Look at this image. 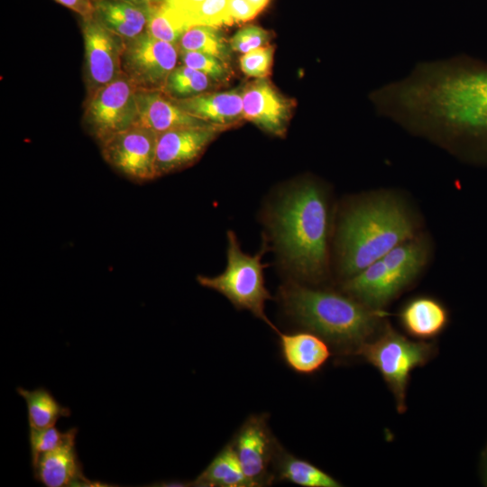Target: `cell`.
Here are the masks:
<instances>
[{"label": "cell", "mask_w": 487, "mask_h": 487, "mask_svg": "<svg viewBox=\"0 0 487 487\" xmlns=\"http://www.w3.org/2000/svg\"><path fill=\"white\" fill-rule=\"evenodd\" d=\"M369 98L377 114L487 163V62L465 54L421 61Z\"/></svg>", "instance_id": "cell-1"}, {"label": "cell", "mask_w": 487, "mask_h": 487, "mask_svg": "<svg viewBox=\"0 0 487 487\" xmlns=\"http://www.w3.org/2000/svg\"><path fill=\"white\" fill-rule=\"evenodd\" d=\"M273 232L288 267L299 277L316 282L327 268L328 211L322 189L303 183L278 204Z\"/></svg>", "instance_id": "cell-2"}, {"label": "cell", "mask_w": 487, "mask_h": 487, "mask_svg": "<svg viewBox=\"0 0 487 487\" xmlns=\"http://www.w3.org/2000/svg\"><path fill=\"white\" fill-rule=\"evenodd\" d=\"M415 222L400 200L378 195L352 207L338 235L341 272L352 277L415 234Z\"/></svg>", "instance_id": "cell-3"}, {"label": "cell", "mask_w": 487, "mask_h": 487, "mask_svg": "<svg viewBox=\"0 0 487 487\" xmlns=\"http://www.w3.org/2000/svg\"><path fill=\"white\" fill-rule=\"evenodd\" d=\"M288 315L298 323L338 346L356 351L376 330L381 310H374L354 298L314 289L295 283L281 289Z\"/></svg>", "instance_id": "cell-4"}, {"label": "cell", "mask_w": 487, "mask_h": 487, "mask_svg": "<svg viewBox=\"0 0 487 487\" xmlns=\"http://www.w3.org/2000/svg\"><path fill=\"white\" fill-rule=\"evenodd\" d=\"M227 240L225 270L215 277L199 275L198 282L224 295L236 308L250 311L278 333L264 311L265 302L271 296L264 285L263 264L261 262L263 250L253 256L244 253L232 231L227 233Z\"/></svg>", "instance_id": "cell-5"}, {"label": "cell", "mask_w": 487, "mask_h": 487, "mask_svg": "<svg viewBox=\"0 0 487 487\" xmlns=\"http://www.w3.org/2000/svg\"><path fill=\"white\" fill-rule=\"evenodd\" d=\"M356 354L374 366L393 394L397 410H406V392L411 372L432 356L433 345L409 340L386 326L375 339L365 342Z\"/></svg>", "instance_id": "cell-6"}, {"label": "cell", "mask_w": 487, "mask_h": 487, "mask_svg": "<svg viewBox=\"0 0 487 487\" xmlns=\"http://www.w3.org/2000/svg\"><path fill=\"white\" fill-rule=\"evenodd\" d=\"M137 89L123 72L111 83L87 95L83 123L100 144L137 124Z\"/></svg>", "instance_id": "cell-7"}, {"label": "cell", "mask_w": 487, "mask_h": 487, "mask_svg": "<svg viewBox=\"0 0 487 487\" xmlns=\"http://www.w3.org/2000/svg\"><path fill=\"white\" fill-rule=\"evenodd\" d=\"M179 47L158 40L146 32L124 41L122 71L138 91H162L176 68Z\"/></svg>", "instance_id": "cell-8"}, {"label": "cell", "mask_w": 487, "mask_h": 487, "mask_svg": "<svg viewBox=\"0 0 487 487\" xmlns=\"http://www.w3.org/2000/svg\"><path fill=\"white\" fill-rule=\"evenodd\" d=\"M158 133L134 125L100 143L105 161L118 172L142 183L157 178Z\"/></svg>", "instance_id": "cell-9"}, {"label": "cell", "mask_w": 487, "mask_h": 487, "mask_svg": "<svg viewBox=\"0 0 487 487\" xmlns=\"http://www.w3.org/2000/svg\"><path fill=\"white\" fill-rule=\"evenodd\" d=\"M85 78L87 95L111 83L122 73L124 41L105 27L95 15L83 19Z\"/></svg>", "instance_id": "cell-10"}, {"label": "cell", "mask_w": 487, "mask_h": 487, "mask_svg": "<svg viewBox=\"0 0 487 487\" xmlns=\"http://www.w3.org/2000/svg\"><path fill=\"white\" fill-rule=\"evenodd\" d=\"M232 443L252 487L271 483L270 467L276 460L279 446L264 415H253L247 418Z\"/></svg>", "instance_id": "cell-11"}, {"label": "cell", "mask_w": 487, "mask_h": 487, "mask_svg": "<svg viewBox=\"0 0 487 487\" xmlns=\"http://www.w3.org/2000/svg\"><path fill=\"white\" fill-rule=\"evenodd\" d=\"M224 128L226 127L211 124L159 133L155 162L157 178L191 165Z\"/></svg>", "instance_id": "cell-12"}, {"label": "cell", "mask_w": 487, "mask_h": 487, "mask_svg": "<svg viewBox=\"0 0 487 487\" xmlns=\"http://www.w3.org/2000/svg\"><path fill=\"white\" fill-rule=\"evenodd\" d=\"M293 106L294 101L265 78H257L243 87V117L271 134H285Z\"/></svg>", "instance_id": "cell-13"}, {"label": "cell", "mask_w": 487, "mask_h": 487, "mask_svg": "<svg viewBox=\"0 0 487 487\" xmlns=\"http://www.w3.org/2000/svg\"><path fill=\"white\" fill-rule=\"evenodd\" d=\"M78 428L67 430L64 441L32 464L34 478L47 487L100 486L87 479L76 450Z\"/></svg>", "instance_id": "cell-14"}, {"label": "cell", "mask_w": 487, "mask_h": 487, "mask_svg": "<svg viewBox=\"0 0 487 487\" xmlns=\"http://www.w3.org/2000/svg\"><path fill=\"white\" fill-rule=\"evenodd\" d=\"M137 124L158 133L170 130L211 124L180 108L162 91H138L136 93Z\"/></svg>", "instance_id": "cell-15"}, {"label": "cell", "mask_w": 487, "mask_h": 487, "mask_svg": "<svg viewBox=\"0 0 487 487\" xmlns=\"http://www.w3.org/2000/svg\"><path fill=\"white\" fill-rule=\"evenodd\" d=\"M171 99L189 115L210 124L227 127L244 118L243 88Z\"/></svg>", "instance_id": "cell-16"}, {"label": "cell", "mask_w": 487, "mask_h": 487, "mask_svg": "<svg viewBox=\"0 0 487 487\" xmlns=\"http://www.w3.org/2000/svg\"><path fill=\"white\" fill-rule=\"evenodd\" d=\"M281 355L291 370L299 374H312L320 370L331 355L325 339L314 332L277 333Z\"/></svg>", "instance_id": "cell-17"}, {"label": "cell", "mask_w": 487, "mask_h": 487, "mask_svg": "<svg viewBox=\"0 0 487 487\" xmlns=\"http://www.w3.org/2000/svg\"><path fill=\"white\" fill-rule=\"evenodd\" d=\"M94 15L109 31L129 41L146 30L150 5L126 0H93Z\"/></svg>", "instance_id": "cell-18"}, {"label": "cell", "mask_w": 487, "mask_h": 487, "mask_svg": "<svg viewBox=\"0 0 487 487\" xmlns=\"http://www.w3.org/2000/svg\"><path fill=\"white\" fill-rule=\"evenodd\" d=\"M344 289L351 297L374 310H381L400 291L388 275L381 259L350 277Z\"/></svg>", "instance_id": "cell-19"}, {"label": "cell", "mask_w": 487, "mask_h": 487, "mask_svg": "<svg viewBox=\"0 0 487 487\" xmlns=\"http://www.w3.org/2000/svg\"><path fill=\"white\" fill-rule=\"evenodd\" d=\"M403 328L420 340L438 335L448 323L445 306L434 298L420 296L407 302L400 313Z\"/></svg>", "instance_id": "cell-20"}, {"label": "cell", "mask_w": 487, "mask_h": 487, "mask_svg": "<svg viewBox=\"0 0 487 487\" xmlns=\"http://www.w3.org/2000/svg\"><path fill=\"white\" fill-rule=\"evenodd\" d=\"M427 255L425 239L414 236L398 244L381 258L389 277L400 292L422 271Z\"/></svg>", "instance_id": "cell-21"}, {"label": "cell", "mask_w": 487, "mask_h": 487, "mask_svg": "<svg viewBox=\"0 0 487 487\" xmlns=\"http://www.w3.org/2000/svg\"><path fill=\"white\" fill-rule=\"evenodd\" d=\"M192 484L200 487H252L232 441L214 457Z\"/></svg>", "instance_id": "cell-22"}, {"label": "cell", "mask_w": 487, "mask_h": 487, "mask_svg": "<svg viewBox=\"0 0 487 487\" xmlns=\"http://www.w3.org/2000/svg\"><path fill=\"white\" fill-rule=\"evenodd\" d=\"M16 391L25 400L29 427H53L60 418H68L71 415L69 408L60 404L46 388L27 390L17 387Z\"/></svg>", "instance_id": "cell-23"}, {"label": "cell", "mask_w": 487, "mask_h": 487, "mask_svg": "<svg viewBox=\"0 0 487 487\" xmlns=\"http://www.w3.org/2000/svg\"><path fill=\"white\" fill-rule=\"evenodd\" d=\"M278 478L303 487H340L342 484L308 461L279 450Z\"/></svg>", "instance_id": "cell-24"}, {"label": "cell", "mask_w": 487, "mask_h": 487, "mask_svg": "<svg viewBox=\"0 0 487 487\" xmlns=\"http://www.w3.org/2000/svg\"><path fill=\"white\" fill-rule=\"evenodd\" d=\"M179 50L199 51L213 55L227 63L231 48L218 27L194 25L182 35Z\"/></svg>", "instance_id": "cell-25"}, {"label": "cell", "mask_w": 487, "mask_h": 487, "mask_svg": "<svg viewBox=\"0 0 487 487\" xmlns=\"http://www.w3.org/2000/svg\"><path fill=\"white\" fill-rule=\"evenodd\" d=\"M188 27L179 14L167 4L150 5L145 32L155 39L179 46Z\"/></svg>", "instance_id": "cell-26"}, {"label": "cell", "mask_w": 487, "mask_h": 487, "mask_svg": "<svg viewBox=\"0 0 487 487\" xmlns=\"http://www.w3.org/2000/svg\"><path fill=\"white\" fill-rule=\"evenodd\" d=\"M211 78L185 65L176 67L169 75L162 92L170 98H187L205 93Z\"/></svg>", "instance_id": "cell-27"}, {"label": "cell", "mask_w": 487, "mask_h": 487, "mask_svg": "<svg viewBox=\"0 0 487 487\" xmlns=\"http://www.w3.org/2000/svg\"><path fill=\"white\" fill-rule=\"evenodd\" d=\"M188 28L194 25L220 27L234 23L228 0H204L185 19Z\"/></svg>", "instance_id": "cell-28"}, {"label": "cell", "mask_w": 487, "mask_h": 487, "mask_svg": "<svg viewBox=\"0 0 487 487\" xmlns=\"http://www.w3.org/2000/svg\"><path fill=\"white\" fill-rule=\"evenodd\" d=\"M179 56L182 65L204 73L214 81L220 82L229 78V68L226 62L213 55L179 50Z\"/></svg>", "instance_id": "cell-29"}, {"label": "cell", "mask_w": 487, "mask_h": 487, "mask_svg": "<svg viewBox=\"0 0 487 487\" xmlns=\"http://www.w3.org/2000/svg\"><path fill=\"white\" fill-rule=\"evenodd\" d=\"M274 46L268 45L244 53L240 57L241 70L248 77L265 78L271 70Z\"/></svg>", "instance_id": "cell-30"}, {"label": "cell", "mask_w": 487, "mask_h": 487, "mask_svg": "<svg viewBox=\"0 0 487 487\" xmlns=\"http://www.w3.org/2000/svg\"><path fill=\"white\" fill-rule=\"evenodd\" d=\"M271 40V32L257 25H247L239 29L228 42L233 51L244 54L268 46Z\"/></svg>", "instance_id": "cell-31"}, {"label": "cell", "mask_w": 487, "mask_h": 487, "mask_svg": "<svg viewBox=\"0 0 487 487\" xmlns=\"http://www.w3.org/2000/svg\"><path fill=\"white\" fill-rule=\"evenodd\" d=\"M66 436L67 431H60L55 426L45 428L30 427L29 443L32 464L37 461L40 455L60 446Z\"/></svg>", "instance_id": "cell-32"}, {"label": "cell", "mask_w": 487, "mask_h": 487, "mask_svg": "<svg viewBox=\"0 0 487 487\" xmlns=\"http://www.w3.org/2000/svg\"><path fill=\"white\" fill-rule=\"evenodd\" d=\"M228 7L234 22H248L259 14L248 0H228Z\"/></svg>", "instance_id": "cell-33"}, {"label": "cell", "mask_w": 487, "mask_h": 487, "mask_svg": "<svg viewBox=\"0 0 487 487\" xmlns=\"http://www.w3.org/2000/svg\"><path fill=\"white\" fill-rule=\"evenodd\" d=\"M59 4L78 14L82 19L92 17L95 14L93 0H55Z\"/></svg>", "instance_id": "cell-34"}, {"label": "cell", "mask_w": 487, "mask_h": 487, "mask_svg": "<svg viewBox=\"0 0 487 487\" xmlns=\"http://www.w3.org/2000/svg\"><path fill=\"white\" fill-rule=\"evenodd\" d=\"M165 1L179 14V16L182 19V21L186 24L185 19L187 15L192 10H194L197 6H198L204 0H165Z\"/></svg>", "instance_id": "cell-35"}, {"label": "cell", "mask_w": 487, "mask_h": 487, "mask_svg": "<svg viewBox=\"0 0 487 487\" xmlns=\"http://www.w3.org/2000/svg\"><path fill=\"white\" fill-rule=\"evenodd\" d=\"M482 471L483 482L485 485H487V446L482 453Z\"/></svg>", "instance_id": "cell-36"}, {"label": "cell", "mask_w": 487, "mask_h": 487, "mask_svg": "<svg viewBox=\"0 0 487 487\" xmlns=\"http://www.w3.org/2000/svg\"><path fill=\"white\" fill-rule=\"evenodd\" d=\"M255 9L260 13L262 12L269 4L270 0H248Z\"/></svg>", "instance_id": "cell-37"}, {"label": "cell", "mask_w": 487, "mask_h": 487, "mask_svg": "<svg viewBox=\"0 0 487 487\" xmlns=\"http://www.w3.org/2000/svg\"><path fill=\"white\" fill-rule=\"evenodd\" d=\"M140 5H153L162 2L163 0H126Z\"/></svg>", "instance_id": "cell-38"}]
</instances>
